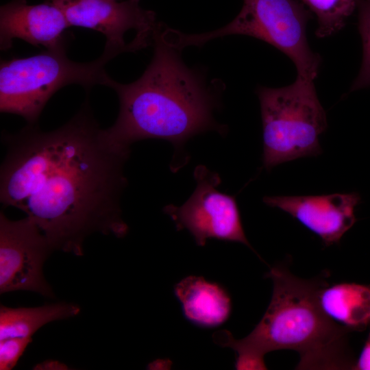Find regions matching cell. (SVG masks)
<instances>
[{"instance_id": "1", "label": "cell", "mask_w": 370, "mask_h": 370, "mask_svg": "<svg viewBox=\"0 0 370 370\" xmlns=\"http://www.w3.org/2000/svg\"><path fill=\"white\" fill-rule=\"evenodd\" d=\"M7 151L0 172V200L23 211L54 249L83 254V243L99 232L124 236L121 197L130 152L105 139L87 99L56 130L28 124L3 133Z\"/></svg>"}, {"instance_id": "2", "label": "cell", "mask_w": 370, "mask_h": 370, "mask_svg": "<svg viewBox=\"0 0 370 370\" xmlns=\"http://www.w3.org/2000/svg\"><path fill=\"white\" fill-rule=\"evenodd\" d=\"M157 27L153 35V56L143 75L130 84L117 82L108 75L104 84L117 94L119 111L114 124L103 129V136L121 151L130 152L132 143L147 138L168 140L179 151L197 134L227 131L214 117L223 82H208L200 69L187 66L181 51L164 42Z\"/></svg>"}, {"instance_id": "3", "label": "cell", "mask_w": 370, "mask_h": 370, "mask_svg": "<svg viewBox=\"0 0 370 370\" xmlns=\"http://www.w3.org/2000/svg\"><path fill=\"white\" fill-rule=\"evenodd\" d=\"M266 277L273 282L272 297L251 332L241 339L227 330L213 335L217 345L235 351L236 369H266L265 354L278 349L297 352L299 369L352 367L350 330L330 318L319 304V292L327 284L299 278L282 265L271 268Z\"/></svg>"}, {"instance_id": "4", "label": "cell", "mask_w": 370, "mask_h": 370, "mask_svg": "<svg viewBox=\"0 0 370 370\" xmlns=\"http://www.w3.org/2000/svg\"><path fill=\"white\" fill-rule=\"evenodd\" d=\"M66 45L29 57L1 61V112L21 116L28 124L35 125L49 99L64 86L78 84L88 92L97 84L104 86L108 77L106 65L125 53L105 45L97 59L77 62L67 57Z\"/></svg>"}, {"instance_id": "5", "label": "cell", "mask_w": 370, "mask_h": 370, "mask_svg": "<svg viewBox=\"0 0 370 370\" xmlns=\"http://www.w3.org/2000/svg\"><path fill=\"white\" fill-rule=\"evenodd\" d=\"M309 12L295 0H244L241 10L226 25L201 34H188L169 28L161 32L162 40L182 51L200 47L218 38L244 35L264 41L286 54L294 63L297 76L313 80L321 58L310 49L306 36Z\"/></svg>"}, {"instance_id": "6", "label": "cell", "mask_w": 370, "mask_h": 370, "mask_svg": "<svg viewBox=\"0 0 370 370\" xmlns=\"http://www.w3.org/2000/svg\"><path fill=\"white\" fill-rule=\"evenodd\" d=\"M313 82L297 75L293 84L284 87L258 88L262 162L267 170L322 152L319 138L327 128V119Z\"/></svg>"}, {"instance_id": "7", "label": "cell", "mask_w": 370, "mask_h": 370, "mask_svg": "<svg viewBox=\"0 0 370 370\" xmlns=\"http://www.w3.org/2000/svg\"><path fill=\"white\" fill-rule=\"evenodd\" d=\"M194 177L197 186L190 197L180 206L169 204L163 208L177 230H188L201 247L208 239L217 238L241 243L254 250L245 236L235 197L217 189L221 182L219 175L200 164L195 169Z\"/></svg>"}, {"instance_id": "8", "label": "cell", "mask_w": 370, "mask_h": 370, "mask_svg": "<svg viewBox=\"0 0 370 370\" xmlns=\"http://www.w3.org/2000/svg\"><path fill=\"white\" fill-rule=\"evenodd\" d=\"M58 7L70 26L101 33L106 45L134 52L152 44L159 22L156 14L143 8L140 0H47Z\"/></svg>"}, {"instance_id": "9", "label": "cell", "mask_w": 370, "mask_h": 370, "mask_svg": "<svg viewBox=\"0 0 370 370\" xmlns=\"http://www.w3.org/2000/svg\"><path fill=\"white\" fill-rule=\"evenodd\" d=\"M53 250L29 217L12 221L0 213V293L30 291L53 297L42 267Z\"/></svg>"}, {"instance_id": "10", "label": "cell", "mask_w": 370, "mask_h": 370, "mask_svg": "<svg viewBox=\"0 0 370 370\" xmlns=\"http://www.w3.org/2000/svg\"><path fill=\"white\" fill-rule=\"evenodd\" d=\"M360 201L356 193L263 198L267 206L286 212L318 235L326 246L338 243L355 223Z\"/></svg>"}, {"instance_id": "11", "label": "cell", "mask_w": 370, "mask_h": 370, "mask_svg": "<svg viewBox=\"0 0 370 370\" xmlns=\"http://www.w3.org/2000/svg\"><path fill=\"white\" fill-rule=\"evenodd\" d=\"M61 10L49 1L29 5L14 0L0 8V48L10 49L16 38L51 49L67 45L65 31L70 27Z\"/></svg>"}, {"instance_id": "12", "label": "cell", "mask_w": 370, "mask_h": 370, "mask_svg": "<svg viewBox=\"0 0 370 370\" xmlns=\"http://www.w3.org/2000/svg\"><path fill=\"white\" fill-rule=\"evenodd\" d=\"M174 293L185 318L199 327L220 326L231 314L232 301L227 291L221 284L201 276L183 278L175 285Z\"/></svg>"}, {"instance_id": "13", "label": "cell", "mask_w": 370, "mask_h": 370, "mask_svg": "<svg viewBox=\"0 0 370 370\" xmlns=\"http://www.w3.org/2000/svg\"><path fill=\"white\" fill-rule=\"evenodd\" d=\"M323 312L349 330H362L370 323V286L356 283L326 284L319 292Z\"/></svg>"}, {"instance_id": "14", "label": "cell", "mask_w": 370, "mask_h": 370, "mask_svg": "<svg viewBox=\"0 0 370 370\" xmlns=\"http://www.w3.org/2000/svg\"><path fill=\"white\" fill-rule=\"evenodd\" d=\"M80 308L58 303L35 308H12L1 306L0 341L8 338H32L44 325L77 315Z\"/></svg>"}, {"instance_id": "15", "label": "cell", "mask_w": 370, "mask_h": 370, "mask_svg": "<svg viewBox=\"0 0 370 370\" xmlns=\"http://www.w3.org/2000/svg\"><path fill=\"white\" fill-rule=\"evenodd\" d=\"M358 0H302L315 14L319 38L330 36L338 32L357 5Z\"/></svg>"}, {"instance_id": "16", "label": "cell", "mask_w": 370, "mask_h": 370, "mask_svg": "<svg viewBox=\"0 0 370 370\" xmlns=\"http://www.w3.org/2000/svg\"><path fill=\"white\" fill-rule=\"evenodd\" d=\"M358 29L362 43V60L351 90L370 87V0H358Z\"/></svg>"}, {"instance_id": "17", "label": "cell", "mask_w": 370, "mask_h": 370, "mask_svg": "<svg viewBox=\"0 0 370 370\" xmlns=\"http://www.w3.org/2000/svg\"><path fill=\"white\" fill-rule=\"evenodd\" d=\"M32 338H8L0 341V369L10 370L18 362Z\"/></svg>"}, {"instance_id": "18", "label": "cell", "mask_w": 370, "mask_h": 370, "mask_svg": "<svg viewBox=\"0 0 370 370\" xmlns=\"http://www.w3.org/2000/svg\"><path fill=\"white\" fill-rule=\"evenodd\" d=\"M354 367L355 369L370 370V333Z\"/></svg>"}, {"instance_id": "19", "label": "cell", "mask_w": 370, "mask_h": 370, "mask_svg": "<svg viewBox=\"0 0 370 370\" xmlns=\"http://www.w3.org/2000/svg\"><path fill=\"white\" fill-rule=\"evenodd\" d=\"M36 367H40V369H67L64 364L60 363V362L57 361H46L44 362L42 364H39Z\"/></svg>"}]
</instances>
